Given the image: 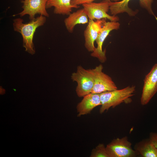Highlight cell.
<instances>
[{"label": "cell", "mask_w": 157, "mask_h": 157, "mask_svg": "<svg viewBox=\"0 0 157 157\" xmlns=\"http://www.w3.org/2000/svg\"><path fill=\"white\" fill-rule=\"evenodd\" d=\"M46 20V17L41 15L27 23H24L23 20L21 18L13 20L14 30L21 34L23 47L26 51L32 55L35 53L33 42L34 33L38 27L44 25Z\"/></svg>", "instance_id": "obj_1"}, {"label": "cell", "mask_w": 157, "mask_h": 157, "mask_svg": "<svg viewBox=\"0 0 157 157\" xmlns=\"http://www.w3.org/2000/svg\"><path fill=\"white\" fill-rule=\"evenodd\" d=\"M135 91V86L132 85L100 94L101 102L100 113L102 114L111 107L114 108L122 103H130L132 101L131 97L134 95Z\"/></svg>", "instance_id": "obj_2"}, {"label": "cell", "mask_w": 157, "mask_h": 157, "mask_svg": "<svg viewBox=\"0 0 157 157\" xmlns=\"http://www.w3.org/2000/svg\"><path fill=\"white\" fill-rule=\"evenodd\" d=\"M71 79L77 83L76 92L79 97H83L91 93L94 84V76L91 69H85L81 65L76 72L72 73Z\"/></svg>", "instance_id": "obj_3"}, {"label": "cell", "mask_w": 157, "mask_h": 157, "mask_svg": "<svg viewBox=\"0 0 157 157\" xmlns=\"http://www.w3.org/2000/svg\"><path fill=\"white\" fill-rule=\"evenodd\" d=\"M111 1L104 0L98 3L92 2L83 4L82 6L89 20L108 19L110 21L117 22L119 17L107 13L110 9Z\"/></svg>", "instance_id": "obj_4"}, {"label": "cell", "mask_w": 157, "mask_h": 157, "mask_svg": "<svg viewBox=\"0 0 157 157\" xmlns=\"http://www.w3.org/2000/svg\"><path fill=\"white\" fill-rule=\"evenodd\" d=\"M126 136L113 139L106 147L109 157H135L138 155Z\"/></svg>", "instance_id": "obj_5"}, {"label": "cell", "mask_w": 157, "mask_h": 157, "mask_svg": "<svg viewBox=\"0 0 157 157\" xmlns=\"http://www.w3.org/2000/svg\"><path fill=\"white\" fill-rule=\"evenodd\" d=\"M101 64L91 69L94 79V84L91 93L100 94L117 89V87L111 77L103 72Z\"/></svg>", "instance_id": "obj_6"}, {"label": "cell", "mask_w": 157, "mask_h": 157, "mask_svg": "<svg viewBox=\"0 0 157 157\" xmlns=\"http://www.w3.org/2000/svg\"><path fill=\"white\" fill-rule=\"evenodd\" d=\"M120 24L117 22L105 21L101 29L96 40L97 44L94 51L92 52L91 56L97 58L101 63H104L106 60V50H102L103 43L109 35L112 30H117L119 28Z\"/></svg>", "instance_id": "obj_7"}, {"label": "cell", "mask_w": 157, "mask_h": 157, "mask_svg": "<svg viewBox=\"0 0 157 157\" xmlns=\"http://www.w3.org/2000/svg\"><path fill=\"white\" fill-rule=\"evenodd\" d=\"M157 92V63L145 76L140 98L143 106L147 104Z\"/></svg>", "instance_id": "obj_8"}, {"label": "cell", "mask_w": 157, "mask_h": 157, "mask_svg": "<svg viewBox=\"0 0 157 157\" xmlns=\"http://www.w3.org/2000/svg\"><path fill=\"white\" fill-rule=\"evenodd\" d=\"M47 0H22V7L23 10L16 15L23 17L28 15L31 20L35 18L36 14H39L48 17L49 15L46 10V5Z\"/></svg>", "instance_id": "obj_9"}, {"label": "cell", "mask_w": 157, "mask_h": 157, "mask_svg": "<svg viewBox=\"0 0 157 157\" xmlns=\"http://www.w3.org/2000/svg\"><path fill=\"white\" fill-rule=\"evenodd\" d=\"M105 21L104 19L97 20L95 21L89 20L84 33L85 46L88 51L92 52L95 49L94 42L96 40Z\"/></svg>", "instance_id": "obj_10"}, {"label": "cell", "mask_w": 157, "mask_h": 157, "mask_svg": "<svg viewBox=\"0 0 157 157\" xmlns=\"http://www.w3.org/2000/svg\"><path fill=\"white\" fill-rule=\"evenodd\" d=\"M131 0H122L120 1L114 2L111 1L109 10L112 15L116 16L117 14L126 12L130 16L135 15L134 11L132 10L128 7V3ZM141 6L145 8L150 14L154 15L157 18L152 11L151 3L153 0H139Z\"/></svg>", "instance_id": "obj_11"}, {"label": "cell", "mask_w": 157, "mask_h": 157, "mask_svg": "<svg viewBox=\"0 0 157 157\" xmlns=\"http://www.w3.org/2000/svg\"><path fill=\"white\" fill-rule=\"evenodd\" d=\"M83 97L76 106L78 117L89 113L94 108L101 105L99 94L91 93Z\"/></svg>", "instance_id": "obj_12"}, {"label": "cell", "mask_w": 157, "mask_h": 157, "mask_svg": "<svg viewBox=\"0 0 157 157\" xmlns=\"http://www.w3.org/2000/svg\"><path fill=\"white\" fill-rule=\"evenodd\" d=\"M88 17L83 8L71 13L64 20L65 26L68 31L72 33L76 25L85 24L89 22Z\"/></svg>", "instance_id": "obj_13"}, {"label": "cell", "mask_w": 157, "mask_h": 157, "mask_svg": "<svg viewBox=\"0 0 157 157\" xmlns=\"http://www.w3.org/2000/svg\"><path fill=\"white\" fill-rule=\"evenodd\" d=\"M71 0H47L46 9L53 7V13L55 14L69 15L73 8H77L79 6H74L71 4Z\"/></svg>", "instance_id": "obj_14"}, {"label": "cell", "mask_w": 157, "mask_h": 157, "mask_svg": "<svg viewBox=\"0 0 157 157\" xmlns=\"http://www.w3.org/2000/svg\"><path fill=\"white\" fill-rule=\"evenodd\" d=\"M134 149L138 155L142 157H157V149L149 138L136 143Z\"/></svg>", "instance_id": "obj_15"}, {"label": "cell", "mask_w": 157, "mask_h": 157, "mask_svg": "<svg viewBox=\"0 0 157 157\" xmlns=\"http://www.w3.org/2000/svg\"><path fill=\"white\" fill-rule=\"evenodd\" d=\"M90 157H109L106 147L103 144H99L93 149L91 152Z\"/></svg>", "instance_id": "obj_16"}, {"label": "cell", "mask_w": 157, "mask_h": 157, "mask_svg": "<svg viewBox=\"0 0 157 157\" xmlns=\"http://www.w3.org/2000/svg\"><path fill=\"white\" fill-rule=\"evenodd\" d=\"M95 0H71V4L74 6H79L82 5L84 3H89L93 2ZM108 1H113L115 2L118 1L119 0H107Z\"/></svg>", "instance_id": "obj_17"}, {"label": "cell", "mask_w": 157, "mask_h": 157, "mask_svg": "<svg viewBox=\"0 0 157 157\" xmlns=\"http://www.w3.org/2000/svg\"><path fill=\"white\" fill-rule=\"evenodd\" d=\"M149 138L157 149V133L151 132L149 135Z\"/></svg>", "instance_id": "obj_18"}]
</instances>
